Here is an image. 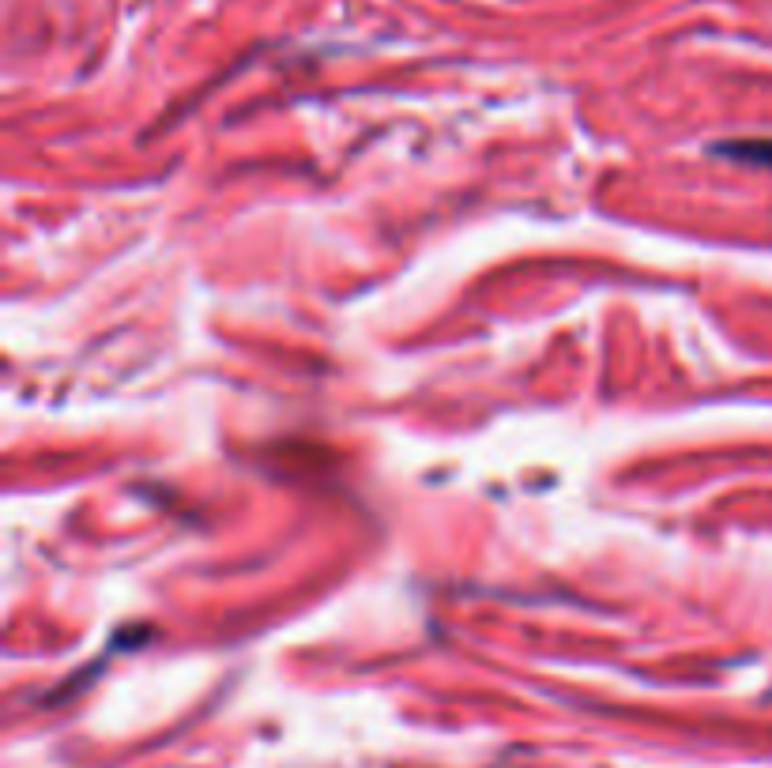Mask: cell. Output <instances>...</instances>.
Returning <instances> with one entry per match:
<instances>
[{"mask_svg":"<svg viewBox=\"0 0 772 768\" xmlns=\"http://www.w3.org/2000/svg\"><path fill=\"white\" fill-rule=\"evenodd\" d=\"M716 154H728L739 162H758V167H772V140H728L716 148Z\"/></svg>","mask_w":772,"mask_h":768,"instance_id":"6da1fadb","label":"cell"}]
</instances>
